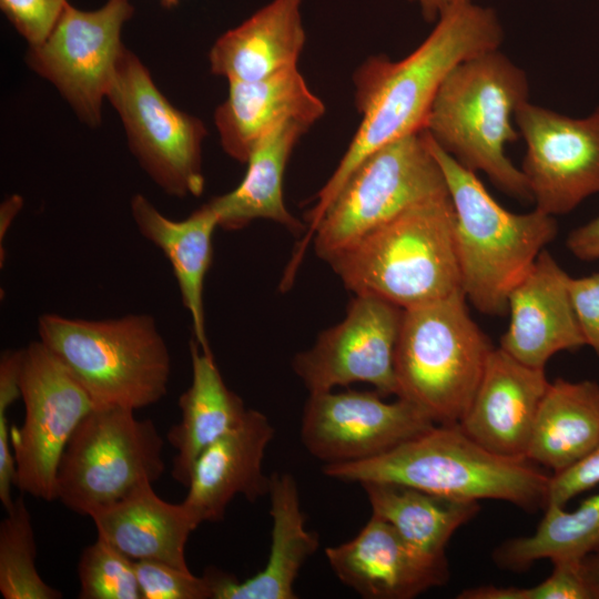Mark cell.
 Here are the masks:
<instances>
[{
  "instance_id": "12",
  "label": "cell",
  "mask_w": 599,
  "mask_h": 599,
  "mask_svg": "<svg viewBox=\"0 0 599 599\" xmlns=\"http://www.w3.org/2000/svg\"><path fill=\"white\" fill-rule=\"evenodd\" d=\"M132 14L129 0H108L93 11L68 2L49 35L26 55L29 68L51 82L91 128L101 124L102 103L124 49L122 28Z\"/></svg>"
},
{
  "instance_id": "22",
  "label": "cell",
  "mask_w": 599,
  "mask_h": 599,
  "mask_svg": "<svg viewBox=\"0 0 599 599\" xmlns=\"http://www.w3.org/2000/svg\"><path fill=\"white\" fill-rule=\"evenodd\" d=\"M152 485L143 483L123 498L93 509L88 517L98 536L129 558L190 570L185 547L200 525L183 502L163 500Z\"/></svg>"
},
{
  "instance_id": "17",
  "label": "cell",
  "mask_w": 599,
  "mask_h": 599,
  "mask_svg": "<svg viewBox=\"0 0 599 599\" xmlns=\"http://www.w3.org/2000/svg\"><path fill=\"white\" fill-rule=\"evenodd\" d=\"M569 275L544 250L508 295L509 323L499 347L545 368L559 352L586 345L569 293Z\"/></svg>"
},
{
  "instance_id": "35",
  "label": "cell",
  "mask_w": 599,
  "mask_h": 599,
  "mask_svg": "<svg viewBox=\"0 0 599 599\" xmlns=\"http://www.w3.org/2000/svg\"><path fill=\"white\" fill-rule=\"evenodd\" d=\"M598 485L599 444L578 464L550 476L547 505L566 506L572 498Z\"/></svg>"
},
{
  "instance_id": "37",
  "label": "cell",
  "mask_w": 599,
  "mask_h": 599,
  "mask_svg": "<svg viewBox=\"0 0 599 599\" xmlns=\"http://www.w3.org/2000/svg\"><path fill=\"white\" fill-rule=\"evenodd\" d=\"M566 244L568 250L580 260L599 258V215L571 231Z\"/></svg>"
},
{
  "instance_id": "4",
  "label": "cell",
  "mask_w": 599,
  "mask_h": 599,
  "mask_svg": "<svg viewBox=\"0 0 599 599\" xmlns=\"http://www.w3.org/2000/svg\"><path fill=\"white\" fill-rule=\"evenodd\" d=\"M449 193L423 201L326 261L355 294L406 309L461 291Z\"/></svg>"
},
{
  "instance_id": "36",
  "label": "cell",
  "mask_w": 599,
  "mask_h": 599,
  "mask_svg": "<svg viewBox=\"0 0 599 599\" xmlns=\"http://www.w3.org/2000/svg\"><path fill=\"white\" fill-rule=\"evenodd\" d=\"M569 293L586 345L599 357V273L570 276Z\"/></svg>"
},
{
  "instance_id": "26",
  "label": "cell",
  "mask_w": 599,
  "mask_h": 599,
  "mask_svg": "<svg viewBox=\"0 0 599 599\" xmlns=\"http://www.w3.org/2000/svg\"><path fill=\"white\" fill-rule=\"evenodd\" d=\"M599 444V383L583 379L549 382L531 430L526 458L561 473Z\"/></svg>"
},
{
  "instance_id": "21",
  "label": "cell",
  "mask_w": 599,
  "mask_h": 599,
  "mask_svg": "<svg viewBox=\"0 0 599 599\" xmlns=\"http://www.w3.org/2000/svg\"><path fill=\"white\" fill-rule=\"evenodd\" d=\"M271 548L266 565L254 576L236 577L209 567L204 576L212 599H294V582L305 561L317 550V534L305 528L294 477L275 473L270 477Z\"/></svg>"
},
{
  "instance_id": "1",
  "label": "cell",
  "mask_w": 599,
  "mask_h": 599,
  "mask_svg": "<svg viewBox=\"0 0 599 599\" xmlns=\"http://www.w3.org/2000/svg\"><path fill=\"white\" fill-rule=\"evenodd\" d=\"M504 30L487 7L460 1L440 14L427 38L407 57L367 58L354 72L362 121L337 167L306 214V244L322 216L359 163L380 146L424 130L434 98L449 71L479 53L499 49Z\"/></svg>"
},
{
  "instance_id": "11",
  "label": "cell",
  "mask_w": 599,
  "mask_h": 599,
  "mask_svg": "<svg viewBox=\"0 0 599 599\" xmlns=\"http://www.w3.org/2000/svg\"><path fill=\"white\" fill-rule=\"evenodd\" d=\"M21 427H10L17 487L52 501L61 456L82 419L94 408L89 394L60 359L39 339L22 348Z\"/></svg>"
},
{
  "instance_id": "28",
  "label": "cell",
  "mask_w": 599,
  "mask_h": 599,
  "mask_svg": "<svg viewBox=\"0 0 599 599\" xmlns=\"http://www.w3.org/2000/svg\"><path fill=\"white\" fill-rule=\"evenodd\" d=\"M361 485L372 515L389 522L414 548L435 558H446V546L453 535L479 511L475 500L449 498L389 483Z\"/></svg>"
},
{
  "instance_id": "38",
  "label": "cell",
  "mask_w": 599,
  "mask_h": 599,
  "mask_svg": "<svg viewBox=\"0 0 599 599\" xmlns=\"http://www.w3.org/2000/svg\"><path fill=\"white\" fill-rule=\"evenodd\" d=\"M23 205V199L18 195V194H13L11 196H9L8 199H6L2 204H1V207H0V242H1V246H2V242H3V238L12 223V221L14 220V217L17 216V214L19 213V211L21 210Z\"/></svg>"
},
{
  "instance_id": "16",
  "label": "cell",
  "mask_w": 599,
  "mask_h": 599,
  "mask_svg": "<svg viewBox=\"0 0 599 599\" xmlns=\"http://www.w3.org/2000/svg\"><path fill=\"white\" fill-rule=\"evenodd\" d=\"M325 555L339 581L367 599L415 598L450 577L447 558L417 550L375 515L353 539L327 547Z\"/></svg>"
},
{
  "instance_id": "18",
  "label": "cell",
  "mask_w": 599,
  "mask_h": 599,
  "mask_svg": "<svg viewBox=\"0 0 599 599\" xmlns=\"http://www.w3.org/2000/svg\"><path fill=\"white\" fill-rule=\"evenodd\" d=\"M549 380L545 368L525 365L500 347L491 351L459 427L489 451L526 458Z\"/></svg>"
},
{
  "instance_id": "24",
  "label": "cell",
  "mask_w": 599,
  "mask_h": 599,
  "mask_svg": "<svg viewBox=\"0 0 599 599\" xmlns=\"http://www.w3.org/2000/svg\"><path fill=\"white\" fill-rule=\"evenodd\" d=\"M130 209L141 235L158 246L170 261L182 303L191 316L193 338L202 349L209 351L203 290L212 263L213 233L220 226L217 213L207 202L186 219L174 221L163 215L140 193L132 196Z\"/></svg>"
},
{
  "instance_id": "40",
  "label": "cell",
  "mask_w": 599,
  "mask_h": 599,
  "mask_svg": "<svg viewBox=\"0 0 599 599\" xmlns=\"http://www.w3.org/2000/svg\"><path fill=\"white\" fill-rule=\"evenodd\" d=\"M418 3L427 22H436L440 14L457 2L466 0H408Z\"/></svg>"
},
{
  "instance_id": "31",
  "label": "cell",
  "mask_w": 599,
  "mask_h": 599,
  "mask_svg": "<svg viewBox=\"0 0 599 599\" xmlns=\"http://www.w3.org/2000/svg\"><path fill=\"white\" fill-rule=\"evenodd\" d=\"M78 576L80 599H142L134 560L99 536L82 550Z\"/></svg>"
},
{
  "instance_id": "5",
  "label": "cell",
  "mask_w": 599,
  "mask_h": 599,
  "mask_svg": "<svg viewBox=\"0 0 599 599\" xmlns=\"http://www.w3.org/2000/svg\"><path fill=\"white\" fill-rule=\"evenodd\" d=\"M428 139L454 207L461 291L478 311L502 315L512 287L557 235L555 216L536 207L528 213L506 210L475 172Z\"/></svg>"
},
{
  "instance_id": "2",
  "label": "cell",
  "mask_w": 599,
  "mask_h": 599,
  "mask_svg": "<svg viewBox=\"0 0 599 599\" xmlns=\"http://www.w3.org/2000/svg\"><path fill=\"white\" fill-rule=\"evenodd\" d=\"M323 473L341 481L397 484L455 499L501 500L528 512L546 508L551 476L527 458L489 451L458 424H435L385 454L328 464Z\"/></svg>"
},
{
  "instance_id": "41",
  "label": "cell",
  "mask_w": 599,
  "mask_h": 599,
  "mask_svg": "<svg viewBox=\"0 0 599 599\" xmlns=\"http://www.w3.org/2000/svg\"><path fill=\"white\" fill-rule=\"evenodd\" d=\"M179 0H162L164 6H174Z\"/></svg>"
},
{
  "instance_id": "27",
  "label": "cell",
  "mask_w": 599,
  "mask_h": 599,
  "mask_svg": "<svg viewBox=\"0 0 599 599\" xmlns=\"http://www.w3.org/2000/svg\"><path fill=\"white\" fill-rule=\"evenodd\" d=\"M311 126L288 120L267 134L247 160L242 182L231 192L209 201L219 215L220 226L237 230L253 220L266 219L292 232L303 230L286 209L283 199V177L291 153Z\"/></svg>"
},
{
  "instance_id": "30",
  "label": "cell",
  "mask_w": 599,
  "mask_h": 599,
  "mask_svg": "<svg viewBox=\"0 0 599 599\" xmlns=\"http://www.w3.org/2000/svg\"><path fill=\"white\" fill-rule=\"evenodd\" d=\"M37 545L24 498L14 499L0 524V592L4 599H60L35 566Z\"/></svg>"
},
{
  "instance_id": "29",
  "label": "cell",
  "mask_w": 599,
  "mask_h": 599,
  "mask_svg": "<svg viewBox=\"0 0 599 599\" xmlns=\"http://www.w3.org/2000/svg\"><path fill=\"white\" fill-rule=\"evenodd\" d=\"M595 552H599V493L573 510L547 505L535 532L501 542L493 560L501 569L521 572L538 560L579 561Z\"/></svg>"
},
{
  "instance_id": "14",
  "label": "cell",
  "mask_w": 599,
  "mask_h": 599,
  "mask_svg": "<svg viewBox=\"0 0 599 599\" xmlns=\"http://www.w3.org/2000/svg\"><path fill=\"white\" fill-rule=\"evenodd\" d=\"M515 123L526 143L520 169L536 209L566 214L599 193V106L570 118L527 101Z\"/></svg>"
},
{
  "instance_id": "39",
  "label": "cell",
  "mask_w": 599,
  "mask_h": 599,
  "mask_svg": "<svg viewBox=\"0 0 599 599\" xmlns=\"http://www.w3.org/2000/svg\"><path fill=\"white\" fill-rule=\"evenodd\" d=\"M580 568L593 599H599V552L582 558Z\"/></svg>"
},
{
  "instance_id": "33",
  "label": "cell",
  "mask_w": 599,
  "mask_h": 599,
  "mask_svg": "<svg viewBox=\"0 0 599 599\" xmlns=\"http://www.w3.org/2000/svg\"><path fill=\"white\" fill-rule=\"evenodd\" d=\"M142 599H212L203 575L155 560H134Z\"/></svg>"
},
{
  "instance_id": "7",
  "label": "cell",
  "mask_w": 599,
  "mask_h": 599,
  "mask_svg": "<svg viewBox=\"0 0 599 599\" xmlns=\"http://www.w3.org/2000/svg\"><path fill=\"white\" fill-rule=\"evenodd\" d=\"M493 349L469 315L463 291L406 308L395 354L396 397L434 424H458Z\"/></svg>"
},
{
  "instance_id": "3",
  "label": "cell",
  "mask_w": 599,
  "mask_h": 599,
  "mask_svg": "<svg viewBox=\"0 0 599 599\" xmlns=\"http://www.w3.org/2000/svg\"><path fill=\"white\" fill-rule=\"evenodd\" d=\"M529 101L526 72L499 49L461 61L445 77L424 130L464 167L485 173L504 193L532 201L527 180L506 153L518 140L516 111Z\"/></svg>"
},
{
  "instance_id": "13",
  "label": "cell",
  "mask_w": 599,
  "mask_h": 599,
  "mask_svg": "<svg viewBox=\"0 0 599 599\" xmlns=\"http://www.w3.org/2000/svg\"><path fill=\"white\" fill-rule=\"evenodd\" d=\"M403 314L404 308L380 296L355 294L345 318L294 357L295 374L309 394L367 383L384 397L396 396L395 354Z\"/></svg>"
},
{
  "instance_id": "23",
  "label": "cell",
  "mask_w": 599,
  "mask_h": 599,
  "mask_svg": "<svg viewBox=\"0 0 599 599\" xmlns=\"http://www.w3.org/2000/svg\"><path fill=\"white\" fill-rule=\"evenodd\" d=\"M302 1L272 0L224 32L209 52L211 72L234 82L297 68L306 42Z\"/></svg>"
},
{
  "instance_id": "32",
  "label": "cell",
  "mask_w": 599,
  "mask_h": 599,
  "mask_svg": "<svg viewBox=\"0 0 599 599\" xmlns=\"http://www.w3.org/2000/svg\"><path fill=\"white\" fill-rule=\"evenodd\" d=\"M551 573L531 587L483 585L464 589L458 599H593L580 568V560L552 562Z\"/></svg>"
},
{
  "instance_id": "10",
  "label": "cell",
  "mask_w": 599,
  "mask_h": 599,
  "mask_svg": "<svg viewBox=\"0 0 599 599\" xmlns=\"http://www.w3.org/2000/svg\"><path fill=\"white\" fill-rule=\"evenodd\" d=\"M106 99L121 118L131 153L151 180L169 195L200 196L206 128L199 118L173 106L125 47Z\"/></svg>"
},
{
  "instance_id": "25",
  "label": "cell",
  "mask_w": 599,
  "mask_h": 599,
  "mask_svg": "<svg viewBox=\"0 0 599 599\" xmlns=\"http://www.w3.org/2000/svg\"><path fill=\"white\" fill-rule=\"evenodd\" d=\"M192 379L180 396L181 419L167 432L169 444L176 450L171 476L187 488L197 457L211 444L236 427L248 408L224 383L211 349L190 341Z\"/></svg>"
},
{
  "instance_id": "20",
  "label": "cell",
  "mask_w": 599,
  "mask_h": 599,
  "mask_svg": "<svg viewBox=\"0 0 599 599\" xmlns=\"http://www.w3.org/2000/svg\"><path fill=\"white\" fill-rule=\"evenodd\" d=\"M325 113L323 101L297 68L255 81L229 82L214 123L224 152L246 163L258 143L288 120L312 126Z\"/></svg>"
},
{
  "instance_id": "8",
  "label": "cell",
  "mask_w": 599,
  "mask_h": 599,
  "mask_svg": "<svg viewBox=\"0 0 599 599\" xmlns=\"http://www.w3.org/2000/svg\"><path fill=\"white\" fill-rule=\"evenodd\" d=\"M133 409L95 407L70 438L57 471L55 497L81 515L112 504L165 471L164 441Z\"/></svg>"
},
{
  "instance_id": "34",
  "label": "cell",
  "mask_w": 599,
  "mask_h": 599,
  "mask_svg": "<svg viewBox=\"0 0 599 599\" xmlns=\"http://www.w3.org/2000/svg\"><path fill=\"white\" fill-rule=\"evenodd\" d=\"M68 0H0V7L29 45L41 43L51 32Z\"/></svg>"
},
{
  "instance_id": "19",
  "label": "cell",
  "mask_w": 599,
  "mask_h": 599,
  "mask_svg": "<svg viewBox=\"0 0 599 599\" xmlns=\"http://www.w3.org/2000/svg\"><path fill=\"white\" fill-rule=\"evenodd\" d=\"M274 428L258 410L211 444L197 457L182 501L199 525L220 521L236 495L254 502L268 495L270 477L263 473L265 450Z\"/></svg>"
},
{
  "instance_id": "9",
  "label": "cell",
  "mask_w": 599,
  "mask_h": 599,
  "mask_svg": "<svg viewBox=\"0 0 599 599\" xmlns=\"http://www.w3.org/2000/svg\"><path fill=\"white\" fill-rule=\"evenodd\" d=\"M448 193L425 130L372 152L346 180L314 231L325 261L410 206Z\"/></svg>"
},
{
  "instance_id": "6",
  "label": "cell",
  "mask_w": 599,
  "mask_h": 599,
  "mask_svg": "<svg viewBox=\"0 0 599 599\" xmlns=\"http://www.w3.org/2000/svg\"><path fill=\"white\" fill-rule=\"evenodd\" d=\"M39 339L89 394L95 407L141 409L167 392L171 358L153 316L84 319L43 314Z\"/></svg>"
},
{
  "instance_id": "15",
  "label": "cell",
  "mask_w": 599,
  "mask_h": 599,
  "mask_svg": "<svg viewBox=\"0 0 599 599\" xmlns=\"http://www.w3.org/2000/svg\"><path fill=\"white\" fill-rule=\"evenodd\" d=\"M377 390L309 394L301 440L325 465L364 460L385 454L435 424L410 402H386Z\"/></svg>"
}]
</instances>
